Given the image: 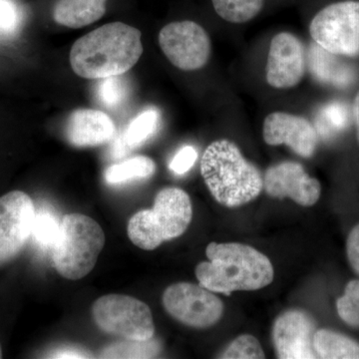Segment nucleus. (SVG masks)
<instances>
[{
    "label": "nucleus",
    "mask_w": 359,
    "mask_h": 359,
    "mask_svg": "<svg viewBox=\"0 0 359 359\" xmlns=\"http://www.w3.org/2000/svg\"><path fill=\"white\" fill-rule=\"evenodd\" d=\"M161 346L153 339L138 341L126 339L125 342L113 344L102 351L104 358H154L160 353Z\"/></svg>",
    "instance_id": "b1692460"
},
{
    "label": "nucleus",
    "mask_w": 359,
    "mask_h": 359,
    "mask_svg": "<svg viewBox=\"0 0 359 359\" xmlns=\"http://www.w3.org/2000/svg\"><path fill=\"white\" fill-rule=\"evenodd\" d=\"M349 106L342 101H332L318 109L316 115L314 128L323 140L334 139L351 124Z\"/></svg>",
    "instance_id": "6ab92c4d"
},
{
    "label": "nucleus",
    "mask_w": 359,
    "mask_h": 359,
    "mask_svg": "<svg viewBox=\"0 0 359 359\" xmlns=\"http://www.w3.org/2000/svg\"><path fill=\"white\" fill-rule=\"evenodd\" d=\"M2 358V351H1V346H0V358Z\"/></svg>",
    "instance_id": "72a5a7b5"
},
{
    "label": "nucleus",
    "mask_w": 359,
    "mask_h": 359,
    "mask_svg": "<svg viewBox=\"0 0 359 359\" xmlns=\"http://www.w3.org/2000/svg\"><path fill=\"white\" fill-rule=\"evenodd\" d=\"M347 257L351 268L359 276V224L349 233L346 243Z\"/></svg>",
    "instance_id": "c756f323"
},
{
    "label": "nucleus",
    "mask_w": 359,
    "mask_h": 359,
    "mask_svg": "<svg viewBox=\"0 0 359 359\" xmlns=\"http://www.w3.org/2000/svg\"><path fill=\"white\" fill-rule=\"evenodd\" d=\"M316 323L313 316L299 309H290L276 318L273 342L280 359L318 358L313 348Z\"/></svg>",
    "instance_id": "9b49d317"
},
{
    "label": "nucleus",
    "mask_w": 359,
    "mask_h": 359,
    "mask_svg": "<svg viewBox=\"0 0 359 359\" xmlns=\"http://www.w3.org/2000/svg\"><path fill=\"white\" fill-rule=\"evenodd\" d=\"M193 218L190 197L182 189L165 188L156 196L153 209L141 210L129 219L131 242L144 250L157 249L183 235Z\"/></svg>",
    "instance_id": "20e7f679"
},
{
    "label": "nucleus",
    "mask_w": 359,
    "mask_h": 359,
    "mask_svg": "<svg viewBox=\"0 0 359 359\" xmlns=\"http://www.w3.org/2000/svg\"><path fill=\"white\" fill-rule=\"evenodd\" d=\"M263 180L264 191L271 198H290L299 205L309 207L320 197V182L309 176L299 163L283 162L269 167Z\"/></svg>",
    "instance_id": "ddd939ff"
},
{
    "label": "nucleus",
    "mask_w": 359,
    "mask_h": 359,
    "mask_svg": "<svg viewBox=\"0 0 359 359\" xmlns=\"http://www.w3.org/2000/svg\"><path fill=\"white\" fill-rule=\"evenodd\" d=\"M337 313L342 320L353 327H359V280L347 283L344 294L337 302Z\"/></svg>",
    "instance_id": "a878e982"
},
{
    "label": "nucleus",
    "mask_w": 359,
    "mask_h": 359,
    "mask_svg": "<svg viewBox=\"0 0 359 359\" xmlns=\"http://www.w3.org/2000/svg\"><path fill=\"white\" fill-rule=\"evenodd\" d=\"M197 159V150L193 146H184L180 149L170 162V170L177 175L186 174L192 169Z\"/></svg>",
    "instance_id": "c85d7f7f"
},
{
    "label": "nucleus",
    "mask_w": 359,
    "mask_h": 359,
    "mask_svg": "<svg viewBox=\"0 0 359 359\" xmlns=\"http://www.w3.org/2000/svg\"><path fill=\"white\" fill-rule=\"evenodd\" d=\"M209 262L196 268L200 285L211 292L230 295L236 290L264 289L273 280L269 257L250 245L211 243L205 249Z\"/></svg>",
    "instance_id": "f03ea898"
},
{
    "label": "nucleus",
    "mask_w": 359,
    "mask_h": 359,
    "mask_svg": "<svg viewBox=\"0 0 359 359\" xmlns=\"http://www.w3.org/2000/svg\"><path fill=\"white\" fill-rule=\"evenodd\" d=\"M219 358L262 359L264 358V353L256 337L243 334L233 340L228 348L219 354Z\"/></svg>",
    "instance_id": "bb28decb"
},
{
    "label": "nucleus",
    "mask_w": 359,
    "mask_h": 359,
    "mask_svg": "<svg viewBox=\"0 0 359 359\" xmlns=\"http://www.w3.org/2000/svg\"><path fill=\"white\" fill-rule=\"evenodd\" d=\"M95 86L97 101L107 109H118L126 103L130 94L128 80L123 75L98 79Z\"/></svg>",
    "instance_id": "5701e85b"
},
{
    "label": "nucleus",
    "mask_w": 359,
    "mask_h": 359,
    "mask_svg": "<svg viewBox=\"0 0 359 359\" xmlns=\"http://www.w3.org/2000/svg\"><path fill=\"white\" fill-rule=\"evenodd\" d=\"M60 222L50 212H36L33 222L32 237L43 249L53 250L60 233Z\"/></svg>",
    "instance_id": "393cba45"
},
{
    "label": "nucleus",
    "mask_w": 359,
    "mask_h": 359,
    "mask_svg": "<svg viewBox=\"0 0 359 359\" xmlns=\"http://www.w3.org/2000/svg\"><path fill=\"white\" fill-rule=\"evenodd\" d=\"M201 173L212 197L233 208L247 204L261 194L264 180L255 165L245 159L233 142H212L201 160Z\"/></svg>",
    "instance_id": "7ed1b4c3"
},
{
    "label": "nucleus",
    "mask_w": 359,
    "mask_h": 359,
    "mask_svg": "<svg viewBox=\"0 0 359 359\" xmlns=\"http://www.w3.org/2000/svg\"><path fill=\"white\" fill-rule=\"evenodd\" d=\"M309 33L316 43L335 55L359 56V0H344L314 15Z\"/></svg>",
    "instance_id": "0eeeda50"
},
{
    "label": "nucleus",
    "mask_w": 359,
    "mask_h": 359,
    "mask_svg": "<svg viewBox=\"0 0 359 359\" xmlns=\"http://www.w3.org/2000/svg\"><path fill=\"white\" fill-rule=\"evenodd\" d=\"M35 211L33 201L22 191L0 197V266L20 254L32 237Z\"/></svg>",
    "instance_id": "9d476101"
},
{
    "label": "nucleus",
    "mask_w": 359,
    "mask_h": 359,
    "mask_svg": "<svg viewBox=\"0 0 359 359\" xmlns=\"http://www.w3.org/2000/svg\"><path fill=\"white\" fill-rule=\"evenodd\" d=\"M353 113L354 122H355L356 133H358V140L359 142V91L356 94L355 99H354Z\"/></svg>",
    "instance_id": "473e14b6"
},
{
    "label": "nucleus",
    "mask_w": 359,
    "mask_h": 359,
    "mask_svg": "<svg viewBox=\"0 0 359 359\" xmlns=\"http://www.w3.org/2000/svg\"><path fill=\"white\" fill-rule=\"evenodd\" d=\"M90 353H85V351H78L75 347L72 348L59 349L58 351L53 353L52 358H91L89 356Z\"/></svg>",
    "instance_id": "2f4dec72"
},
{
    "label": "nucleus",
    "mask_w": 359,
    "mask_h": 359,
    "mask_svg": "<svg viewBox=\"0 0 359 359\" xmlns=\"http://www.w3.org/2000/svg\"><path fill=\"white\" fill-rule=\"evenodd\" d=\"M268 145L289 146L302 158H311L318 147V135L313 124L302 116L273 112L266 116L263 127Z\"/></svg>",
    "instance_id": "4468645a"
},
{
    "label": "nucleus",
    "mask_w": 359,
    "mask_h": 359,
    "mask_svg": "<svg viewBox=\"0 0 359 359\" xmlns=\"http://www.w3.org/2000/svg\"><path fill=\"white\" fill-rule=\"evenodd\" d=\"M161 124V113L157 108L151 107L142 111L130 122L123 137L127 146L136 149L150 140L158 131Z\"/></svg>",
    "instance_id": "412c9836"
},
{
    "label": "nucleus",
    "mask_w": 359,
    "mask_h": 359,
    "mask_svg": "<svg viewBox=\"0 0 359 359\" xmlns=\"http://www.w3.org/2000/svg\"><path fill=\"white\" fill-rule=\"evenodd\" d=\"M115 124L100 110L77 109L71 113L66 124V138L78 148L95 147L114 138Z\"/></svg>",
    "instance_id": "2eb2a0df"
},
{
    "label": "nucleus",
    "mask_w": 359,
    "mask_h": 359,
    "mask_svg": "<svg viewBox=\"0 0 359 359\" xmlns=\"http://www.w3.org/2000/svg\"><path fill=\"white\" fill-rule=\"evenodd\" d=\"M306 59L301 40L290 32H280L271 39L266 67L269 85L289 89L301 83Z\"/></svg>",
    "instance_id": "f8f14e48"
},
{
    "label": "nucleus",
    "mask_w": 359,
    "mask_h": 359,
    "mask_svg": "<svg viewBox=\"0 0 359 359\" xmlns=\"http://www.w3.org/2000/svg\"><path fill=\"white\" fill-rule=\"evenodd\" d=\"M155 171L154 161L146 156H136L119 164L108 167L104 173V179L110 185H118L129 183L135 180L150 178Z\"/></svg>",
    "instance_id": "aec40b11"
},
{
    "label": "nucleus",
    "mask_w": 359,
    "mask_h": 359,
    "mask_svg": "<svg viewBox=\"0 0 359 359\" xmlns=\"http://www.w3.org/2000/svg\"><path fill=\"white\" fill-rule=\"evenodd\" d=\"M140 30L122 22L108 23L73 44L70 65L75 74L86 79L124 75L143 54Z\"/></svg>",
    "instance_id": "f257e3e1"
},
{
    "label": "nucleus",
    "mask_w": 359,
    "mask_h": 359,
    "mask_svg": "<svg viewBox=\"0 0 359 359\" xmlns=\"http://www.w3.org/2000/svg\"><path fill=\"white\" fill-rule=\"evenodd\" d=\"M212 4L219 18L242 25L259 15L264 8V0H212Z\"/></svg>",
    "instance_id": "4be33fe9"
},
{
    "label": "nucleus",
    "mask_w": 359,
    "mask_h": 359,
    "mask_svg": "<svg viewBox=\"0 0 359 359\" xmlns=\"http://www.w3.org/2000/svg\"><path fill=\"white\" fill-rule=\"evenodd\" d=\"M104 245L105 233L95 219L78 212L65 215L52 250L54 268L67 280H81L95 268Z\"/></svg>",
    "instance_id": "39448f33"
},
{
    "label": "nucleus",
    "mask_w": 359,
    "mask_h": 359,
    "mask_svg": "<svg viewBox=\"0 0 359 359\" xmlns=\"http://www.w3.org/2000/svg\"><path fill=\"white\" fill-rule=\"evenodd\" d=\"M308 58L309 71L320 83L346 88L355 81L356 72L353 66L314 41L309 47Z\"/></svg>",
    "instance_id": "dca6fc26"
},
{
    "label": "nucleus",
    "mask_w": 359,
    "mask_h": 359,
    "mask_svg": "<svg viewBox=\"0 0 359 359\" xmlns=\"http://www.w3.org/2000/svg\"><path fill=\"white\" fill-rule=\"evenodd\" d=\"M163 304L175 320L196 328L212 327L224 313L223 302L211 290L190 283L168 287L163 294Z\"/></svg>",
    "instance_id": "6e6552de"
},
{
    "label": "nucleus",
    "mask_w": 359,
    "mask_h": 359,
    "mask_svg": "<svg viewBox=\"0 0 359 359\" xmlns=\"http://www.w3.org/2000/svg\"><path fill=\"white\" fill-rule=\"evenodd\" d=\"M130 148L127 146L126 142L124 140V137H123V134H121L113 141L112 147L110 149V155L112 156L113 158H115V159H120V158L124 157L125 155L128 154Z\"/></svg>",
    "instance_id": "7c9ffc66"
},
{
    "label": "nucleus",
    "mask_w": 359,
    "mask_h": 359,
    "mask_svg": "<svg viewBox=\"0 0 359 359\" xmlns=\"http://www.w3.org/2000/svg\"><path fill=\"white\" fill-rule=\"evenodd\" d=\"M21 11L14 0H0V35L13 36L21 26Z\"/></svg>",
    "instance_id": "cd10ccee"
},
{
    "label": "nucleus",
    "mask_w": 359,
    "mask_h": 359,
    "mask_svg": "<svg viewBox=\"0 0 359 359\" xmlns=\"http://www.w3.org/2000/svg\"><path fill=\"white\" fill-rule=\"evenodd\" d=\"M159 44L168 60L184 71L201 69L211 56L209 34L202 26L191 20L164 26L159 33Z\"/></svg>",
    "instance_id": "1a4fd4ad"
},
{
    "label": "nucleus",
    "mask_w": 359,
    "mask_h": 359,
    "mask_svg": "<svg viewBox=\"0 0 359 359\" xmlns=\"http://www.w3.org/2000/svg\"><path fill=\"white\" fill-rule=\"evenodd\" d=\"M92 313L97 327L106 334L138 341L154 337L152 313L140 299L124 294L103 295L94 302Z\"/></svg>",
    "instance_id": "423d86ee"
},
{
    "label": "nucleus",
    "mask_w": 359,
    "mask_h": 359,
    "mask_svg": "<svg viewBox=\"0 0 359 359\" xmlns=\"http://www.w3.org/2000/svg\"><path fill=\"white\" fill-rule=\"evenodd\" d=\"M313 348L318 358L359 359L358 342L332 330H316L313 337Z\"/></svg>",
    "instance_id": "a211bd4d"
},
{
    "label": "nucleus",
    "mask_w": 359,
    "mask_h": 359,
    "mask_svg": "<svg viewBox=\"0 0 359 359\" xmlns=\"http://www.w3.org/2000/svg\"><path fill=\"white\" fill-rule=\"evenodd\" d=\"M107 0H57L53 20L68 28H81L98 21L106 13Z\"/></svg>",
    "instance_id": "f3484780"
}]
</instances>
